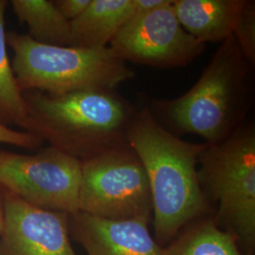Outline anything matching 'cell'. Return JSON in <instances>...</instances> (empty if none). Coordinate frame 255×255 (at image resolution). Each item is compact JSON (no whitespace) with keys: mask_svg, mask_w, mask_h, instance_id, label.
I'll return each instance as SVG.
<instances>
[{"mask_svg":"<svg viewBox=\"0 0 255 255\" xmlns=\"http://www.w3.org/2000/svg\"><path fill=\"white\" fill-rule=\"evenodd\" d=\"M4 224V193L0 187V232L2 231Z\"/></svg>","mask_w":255,"mask_h":255,"instance_id":"20","label":"cell"},{"mask_svg":"<svg viewBox=\"0 0 255 255\" xmlns=\"http://www.w3.org/2000/svg\"><path fill=\"white\" fill-rule=\"evenodd\" d=\"M253 68L232 35L189 91L171 101H155L150 111L177 131L218 144L245 123L254 101Z\"/></svg>","mask_w":255,"mask_h":255,"instance_id":"2","label":"cell"},{"mask_svg":"<svg viewBox=\"0 0 255 255\" xmlns=\"http://www.w3.org/2000/svg\"><path fill=\"white\" fill-rule=\"evenodd\" d=\"M174 0H132L133 16L171 5Z\"/></svg>","mask_w":255,"mask_h":255,"instance_id":"19","label":"cell"},{"mask_svg":"<svg viewBox=\"0 0 255 255\" xmlns=\"http://www.w3.org/2000/svg\"><path fill=\"white\" fill-rule=\"evenodd\" d=\"M108 47L125 63L175 68L191 64L205 45L182 27L172 3L132 16Z\"/></svg>","mask_w":255,"mask_h":255,"instance_id":"8","label":"cell"},{"mask_svg":"<svg viewBox=\"0 0 255 255\" xmlns=\"http://www.w3.org/2000/svg\"><path fill=\"white\" fill-rule=\"evenodd\" d=\"M27 132L81 162L127 144L133 108L116 90L24 92Z\"/></svg>","mask_w":255,"mask_h":255,"instance_id":"3","label":"cell"},{"mask_svg":"<svg viewBox=\"0 0 255 255\" xmlns=\"http://www.w3.org/2000/svg\"><path fill=\"white\" fill-rule=\"evenodd\" d=\"M199 164L201 191L210 206L217 205L216 221L251 253L255 244L254 122L244 123L222 142L206 144Z\"/></svg>","mask_w":255,"mask_h":255,"instance_id":"5","label":"cell"},{"mask_svg":"<svg viewBox=\"0 0 255 255\" xmlns=\"http://www.w3.org/2000/svg\"><path fill=\"white\" fill-rule=\"evenodd\" d=\"M126 141L145 168L155 240L165 246L187 224L212 212L198 178V159L206 143L182 140L159 123L149 108L133 110Z\"/></svg>","mask_w":255,"mask_h":255,"instance_id":"1","label":"cell"},{"mask_svg":"<svg viewBox=\"0 0 255 255\" xmlns=\"http://www.w3.org/2000/svg\"><path fill=\"white\" fill-rule=\"evenodd\" d=\"M246 0H174L182 27L202 44L222 43L233 35Z\"/></svg>","mask_w":255,"mask_h":255,"instance_id":"11","label":"cell"},{"mask_svg":"<svg viewBox=\"0 0 255 255\" xmlns=\"http://www.w3.org/2000/svg\"><path fill=\"white\" fill-rule=\"evenodd\" d=\"M164 255H246L236 237L209 215L187 224L164 248Z\"/></svg>","mask_w":255,"mask_h":255,"instance_id":"13","label":"cell"},{"mask_svg":"<svg viewBox=\"0 0 255 255\" xmlns=\"http://www.w3.org/2000/svg\"><path fill=\"white\" fill-rule=\"evenodd\" d=\"M237 45L247 61L255 64V2L246 0V4L233 32Z\"/></svg>","mask_w":255,"mask_h":255,"instance_id":"16","label":"cell"},{"mask_svg":"<svg viewBox=\"0 0 255 255\" xmlns=\"http://www.w3.org/2000/svg\"><path fill=\"white\" fill-rule=\"evenodd\" d=\"M91 0H54L55 7L64 18L73 21L87 9Z\"/></svg>","mask_w":255,"mask_h":255,"instance_id":"18","label":"cell"},{"mask_svg":"<svg viewBox=\"0 0 255 255\" xmlns=\"http://www.w3.org/2000/svg\"><path fill=\"white\" fill-rule=\"evenodd\" d=\"M146 219L114 220L82 212L69 215L70 237L86 255H164Z\"/></svg>","mask_w":255,"mask_h":255,"instance_id":"10","label":"cell"},{"mask_svg":"<svg viewBox=\"0 0 255 255\" xmlns=\"http://www.w3.org/2000/svg\"><path fill=\"white\" fill-rule=\"evenodd\" d=\"M8 1L0 0V123L17 126L27 131V117L24 93L20 89L8 54L5 13Z\"/></svg>","mask_w":255,"mask_h":255,"instance_id":"15","label":"cell"},{"mask_svg":"<svg viewBox=\"0 0 255 255\" xmlns=\"http://www.w3.org/2000/svg\"><path fill=\"white\" fill-rule=\"evenodd\" d=\"M82 163L48 146L34 154L0 148V187L42 209L79 212Z\"/></svg>","mask_w":255,"mask_h":255,"instance_id":"7","label":"cell"},{"mask_svg":"<svg viewBox=\"0 0 255 255\" xmlns=\"http://www.w3.org/2000/svg\"><path fill=\"white\" fill-rule=\"evenodd\" d=\"M132 16V0H91L87 9L70 22L69 46L108 47Z\"/></svg>","mask_w":255,"mask_h":255,"instance_id":"12","label":"cell"},{"mask_svg":"<svg viewBox=\"0 0 255 255\" xmlns=\"http://www.w3.org/2000/svg\"><path fill=\"white\" fill-rule=\"evenodd\" d=\"M11 65L22 92L64 95L84 90H116L134 77L109 47L47 46L27 34L7 32Z\"/></svg>","mask_w":255,"mask_h":255,"instance_id":"4","label":"cell"},{"mask_svg":"<svg viewBox=\"0 0 255 255\" xmlns=\"http://www.w3.org/2000/svg\"><path fill=\"white\" fill-rule=\"evenodd\" d=\"M39 136L27 131L16 130L0 123V144L17 146L27 149H36L44 145Z\"/></svg>","mask_w":255,"mask_h":255,"instance_id":"17","label":"cell"},{"mask_svg":"<svg viewBox=\"0 0 255 255\" xmlns=\"http://www.w3.org/2000/svg\"><path fill=\"white\" fill-rule=\"evenodd\" d=\"M19 22L27 25V35L47 46H69L70 21L55 7L53 0H11Z\"/></svg>","mask_w":255,"mask_h":255,"instance_id":"14","label":"cell"},{"mask_svg":"<svg viewBox=\"0 0 255 255\" xmlns=\"http://www.w3.org/2000/svg\"><path fill=\"white\" fill-rule=\"evenodd\" d=\"M4 193L0 255H77L71 244L69 215L42 209Z\"/></svg>","mask_w":255,"mask_h":255,"instance_id":"9","label":"cell"},{"mask_svg":"<svg viewBox=\"0 0 255 255\" xmlns=\"http://www.w3.org/2000/svg\"><path fill=\"white\" fill-rule=\"evenodd\" d=\"M81 163L80 212L101 219L150 221L152 201L146 171L128 143Z\"/></svg>","mask_w":255,"mask_h":255,"instance_id":"6","label":"cell"}]
</instances>
